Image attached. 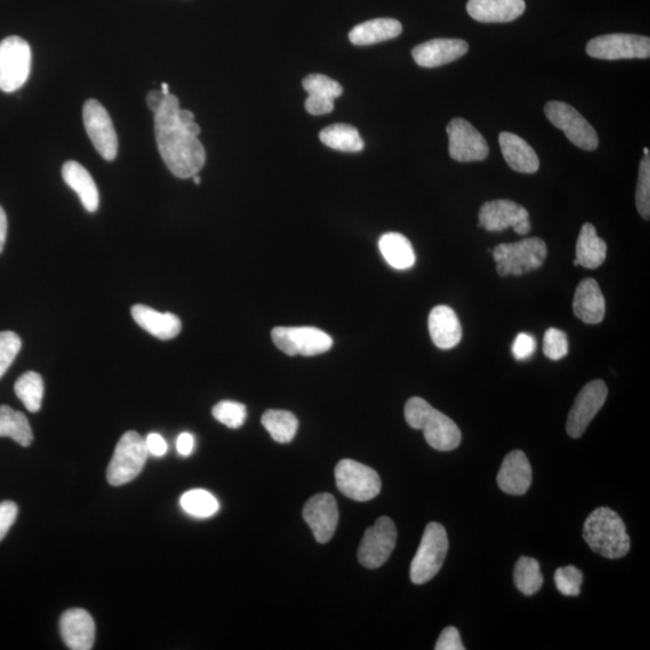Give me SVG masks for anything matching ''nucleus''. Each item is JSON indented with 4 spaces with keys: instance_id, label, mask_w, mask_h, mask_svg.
I'll return each mask as SVG.
<instances>
[{
    "instance_id": "36",
    "label": "nucleus",
    "mask_w": 650,
    "mask_h": 650,
    "mask_svg": "<svg viewBox=\"0 0 650 650\" xmlns=\"http://www.w3.org/2000/svg\"><path fill=\"white\" fill-rule=\"evenodd\" d=\"M304 90L309 96H317L335 100L344 92V88L338 81L328 78L322 74H311L306 76L303 81Z\"/></svg>"
},
{
    "instance_id": "11",
    "label": "nucleus",
    "mask_w": 650,
    "mask_h": 650,
    "mask_svg": "<svg viewBox=\"0 0 650 650\" xmlns=\"http://www.w3.org/2000/svg\"><path fill=\"white\" fill-rule=\"evenodd\" d=\"M587 53L596 59H646L650 57V39L636 34H606L587 44Z\"/></svg>"
},
{
    "instance_id": "4",
    "label": "nucleus",
    "mask_w": 650,
    "mask_h": 650,
    "mask_svg": "<svg viewBox=\"0 0 650 650\" xmlns=\"http://www.w3.org/2000/svg\"><path fill=\"white\" fill-rule=\"evenodd\" d=\"M546 242L540 238L524 239L494 248L493 258L501 277L522 276L540 269L547 258Z\"/></svg>"
},
{
    "instance_id": "1",
    "label": "nucleus",
    "mask_w": 650,
    "mask_h": 650,
    "mask_svg": "<svg viewBox=\"0 0 650 650\" xmlns=\"http://www.w3.org/2000/svg\"><path fill=\"white\" fill-rule=\"evenodd\" d=\"M180 102L174 94L165 98L155 114V133L159 153L165 165L176 177L189 179L203 169L206 153L198 138L188 132L177 112Z\"/></svg>"
},
{
    "instance_id": "51",
    "label": "nucleus",
    "mask_w": 650,
    "mask_h": 650,
    "mask_svg": "<svg viewBox=\"0 0 650 650\" xmlns=\"http://www.w3.org/2000/svg\"><path fill=\"white\" fill-rule=\"evenodd\" d=\"M193 181H194L195 185H200V183H202V179H200L198 174L193 176Z\"/></svg>"
},
{
    "instance_id": "45",
    "label": "nucleus",
    "mask_w": 650,
    "mask_h": 650,
    "mask_svg": "<svg viewBox=\"0 0 650 650\" xmlns=\"http://www.w3.org/2000/svg\"><path fill=\"white\" fill-rule=\"evenodd\" d=\"M305 109L313 116L330 114L334 110V100L327 98L309 96L305 100Z\"/></svg>"
},
{
    "instance_id": "32",
    "label": "nucleus",
    "mask_w": 650,
    "mask_h": 650,
    "mask_svg": "<svg viewBox=\"0 0 650 650\" xmlns=\"http://www.w3.org/2000/svg\"><path fill=\"white\" fill-rule=\"evenodd\" d=\"M262 424L276 442L289 443L293 441L299 428L297 417L292 412L269 410L262 417Z\"/></svg>"
},
{
    "instance_id": "52",
    "label": "nucleus",
    "mask_w": 650,
    "mask_h": 650,
    "mask_svg": "<svg viewBox=\"0 0 650 650\" xmlns=\"http://www.w3.org/2000/svg\"><path fill=\"white\" fill-rule=\"evenodd\" d=\"M643 152H644V155H646V157H649V150L647 149V147H644Z\"/></svg>"
},
{
    "instance_id": "29",
    "label": "nucleus",
    "mask_w": 650,
    "mask_h": 650,
    "mask_svg": "<svg viewBox=\"0 0 650 650\" xmlns=\"http://www.w3.org/2000/svg\"><path fill=\"white\" fill-rule=\"evenodd\" d=\"M378 247L390 267L407 270L416 264V253L406 236L399 233H387L381 236Z\"/></svg>"
},
{
    "instance_id": "39",
    "label": "nucleus",
    "mask_w": 650,
    "mask_h": 650,
    "mask_svg": "<svg viewBox=\"0 0 650 650\" xmlns=\"http://www.w3.org/2000/svg\"><path fill=\"white\" fill-rule=\"evenodd\" d=\"M555 585L559 592L565 596H578L581 594L583 573L575 566L560 567L555 571Z\"/></svg>"
},
{
    "instance_id": "41",
    "label": "nucleus",
    "mask_w": 650,
    "mask_h": 650,
    "mask_svg": "<svg viewBox=\"0 0 650 650\" xmlns=\"http://www.w3.org/2000/svg\"><path fill=\"white\" fill-rule=\"evenodd\" d=\"M543 353L552 360H560L569 353V340L563 330L549 328L543 339Z\"/></svg>"
},
{
    "instance_id": "40",
    "label": "nucleus",
    "mask_w": 650,
    "mask_h": 650,
    "mask_svg": "<svg viewBox=\"0 0 650 650\" xmlns=\"http://www.w3.org/2000/svg\"><path fill=\"white\" fill-rule=\"evenodd\" d=\"M22 341L20 336L13 332L0 333V378H2L14 363L17 354L21 351Z\"/></svg>"
},
{
    "instance_id": "8",
    "label": "nucleus",
    "mask_w": 650,
    "mask_h": 650,
    "mask_svg": "<svg viewBox=\"0 0 650 650\" xmlns=\"http://www.w3.org/2000/svg\"><path fill=\"white\" fill-rule=\"evenodd\" d=\"M548 121L566 135L579 149L594 151L599 147L596 130L573 106L563 102H548L545 106Z\"/></svg>"
},
{
    "instance_id": "37",
    "label": "nucleus",
    "mask_w": 650,
    "mask_h": 650,
    "mask_svg": "<svg viewBox=\"0 0 650 650\" xmlns=\"http://www.w3.org/2000/svg\"><path fill=\"white\" fill-rule=\"evenodd\" d=\"M212 415L218 422L226 425L230 429H239L244 425L247 418V410L244 404L236 401H221L214 409Z\"/></svg>"
},
{
    "instance_id": "47",
    "label": "nucleus",
    "mask_w": 650,
    "mask_h": 650,
    "mask_svg": "<svg viewBox=\"0 0 650 650\" xmlns=\"http://www.w3.org/2000/svg\"><path fill=\"white\" fill-rule=\"evenodd\" d=\"M194 443V436L192 434L182 433L179 437H177V452H179L182 457H188V455H191L193 452Z\"/></svg>"
},
{
    "instance_id": "5",
    "label": "nucleus",
    "mask_w": 650,
    "mask_h": 650,
    "mask_svg": "<svg viewBox=\"0 0 650 650\" xmlns=\"http://www.w3.org/2000/svg\"><path fill=\"white\" fill-rule=\"evenodd\" d=\"M447 531L440 523H429L424 530L421 545L411 563V581L427 583L440 572L448 552Z\"/></svg>"
},
{
    "instance_id": "9",
    "label": "nucleus",
    "mask_w": 650,
    "mask_h": 650,
    "mask_svg": "<svg viewBox=\"0 0 650 650\" xmlns=\"http://www.w3.org/2000/svg\"><path fill=\"white\" fill-rule=\"evenodd\" d=\"M335 481L340 492L354 501L372 500L382 488L381 478L374 469L351 459L336 465Z\"/></svg>"
},
{
    "instance_id": "34",
    "label": "nucleus",
    "mask_w": 650,
    "mask_h": 650,
    "mask_svg": "<svg viewBox=\"0 0 650 650\" xmlns=\"http://www.w3.org/2000/svg\"><path fill=\"white\" fill-rule=\"evenodd\" d=\"M513 577L519 592L527 596L535 595L543 584L539 561L534 558H519L514 567Z\"/></svg>"
},
{
    "instance_id": "16",
    "label": "nucleus",
    "mask_w": 650,
    "mask_h": 650,
    "mask_svg": "<svg viewBox=\"0 0 650 650\" xmlns=\"http://www.w3.org/2000/svg\"><path fill=\"white\" fill-rule=\"evenodd\" d=\"M84 123L88 137L105 161H114L118 152V138L109 112L96 99L84 105Z\"/></svg>"
},
{
    "instance_id": "53",
    "label": "nucleus",
    "mask_w": 650,
    "mask_h": 650,
    "mask_svg": "<svg viewBox=\"0 0 650 650\" xmlns=\"http://www.w3.org/2000/svg\"><path fill=\"white\" fill-rule=\"evenodd\" d=\"M573 265H576V267H578L579 263L577 259L573 260Z\"/></svg>"
},
{
    "instance_id": "38",
    "label": "nucleus",
    "mask_w": 650,
    "mask_h": 650,
    "mask_svg": "<svg viewBox=\"0 0 650 650\" xmlns=\"http://www.w3.org/2000/svg\"><path fill=\"white\" fill-rule=\"evenodd\" d=\"M636 208L644 220L650 217V159L644 157L638 171L636 188Z\"/></svg>"
},
{
    "instance_id": "48",
    "label": "nucleus",
    "mask_w": 650,
    "mask_h": 650,
    "mask_svg": "<svg viewBox=\"0 0 650 650\" xmlns=\"http://www.w3.org/2000/svg\"><path fill=\"white\" fill-rule=\"evenodd\" d=\"M165 98H167V96H165L162 91H151L149 94H147V105H149V108L153 114H156V112L161 109Z\"/></svg>"
},
{
    "instance_id": "26",
    "label": "nucleus",
    "mask_w": 650,
    "mask_h": 650,
    "mask_svg": "<svg viewBox=\"0 0 650 650\" xmlns=\"http://www.w3.org/2000/svg\"><path fill=\"white\" fill-rule=\"evenodd\" d=\"M63 180L79 195L81 204L88 212L99 208V192L96 182L87 169L78 162L69 161L62 168Z\"/></svg>"
},
{
    "instance_id": "3",
    "label": "nucleus",
    "mask_w": 650,
    "mask_h": 650,
    "mask_svg": "<svg viewBox=\"0 0 650 650\" xmlns=\"http://www.w3.org/2000/svg\"><path fill=\"white\" fill-rule=\"evenodd\" d=\"M405 419L411 428L423 430L425 440L436 451H453L462 442V431L458 425L422 398L407 401Z\"/></svg>"
},
{
    "instance_id": "22",
    "label": "nucleus",
    "mask_w": 650,
    "mask_h": 650,
    "mask_svg": "<svg viewBox=\"0 0 650 650\" xmlns=\"http://www.w3.org/2000/svg\"><path fill=\"white\" fill-rule=\"evenodd\" d=\"M524 0H469L466 10L472 19L482 23H507L524 14Z\"/></svg>"
},
{
    "instance_id": "31",
    "label": "nucleus",
    "mask_w": 650,
    "mask_h": 650,
    "mask_svg": "<svg viewBox=\"0 0 650 650\" xmlns=\"http://www.w3.org/2000/svg\"><path fill=\"white\" fill-rule=\"evenodd\" d=\"M0 437H10L23 447L31 446L33 431L22 412L0 405Z\"/></svg>"
},
{
    "instance_id": "10",
    "label": "nucleus",
    "mask_w": 650,
    "mask_h": 650,
    "mask_svg": "<svg viewBox=\"0 0 650 650\" xmlns=\"http://www.w3.org/2000/svg\"><path fill=\"white\" fill-rule=\"evenodd\" d=\"M274 344L280 351L294 357H313L328 352L333 339L321 329L313 327H277L271 332Z\"/></svg>"
},
{
    "instance_id": "15",
    "label": "nucleus",
    "mask_w": 650,
    "mask_h": 650,
    "mask_svg": "<svg viewBox=\"0 0 650 650\" xmlns=\"http://www.w3.org/2000/svg\"><path fill=\"white\" fill-rule=\"evenodd\" d=\"M608 395L606 383L595 380L585 384L577 395L567 417L566 431L572 439H579L605 405Z\"/></svg>"
},
{
    "instance_id": "43",
    "label": "nucleus",
    "mask_w": 650,
    "mask_h": 650,
    "mask_svg": "<svg viewBox=\"0 0 650 650\" xmlns=\"http://www.w3.org/2000/svg\"><path fill=\"white\" fill-rule=\"evenodd\" d=\"M17 517V506L13 501L0 502V541L4 539L13 527Z\"/></svg>"
},
{
    "instance_id": "21",
    "label": "nucleus",
    "mask_w": 650,
    "mask_h": 650,
    "mask_svg": "<svg viewBox=\"0 0 650 650\" xmlns=\"http://www.w3.org/2000/svg\"><path fill=\"white\" fill-rule=\"evenodd\" d=\"M428 325L431 340L441 350H451L463 338L462 324L457 313L449 306L434 307L430 312Z\"/></svg>"
},
{
    "instance_id": "50",
    "label": "nucleus",
    "mask_w": 650,
    "mask_h": 650,
    "mask_svg": "<svg viewBox=\"0 0 650 650\" xmlns=\"http://www.w3.org/2000/svg\"><path fill=\"white\" fill-rule=\"evenodd\" d=\"M161 91L165 94V96H168V94H170L169 85L165 84V82H164V84H162V90Z\"/></svg>"
},
{
    "instance_id": "42",
    "label": "nucleus",
    "mask_w": 650,
    "mask_h": 650,
    "mask_svg": "<svg viewBox=\"0 0 650 650\" xmlns=\"http://www.w3.org/2000/svg\"><path fill=\"white\" fill-rule=\"evenodd\" d=\"M536 350V341L534 336L520 333L513 342L512 354L517 360H525L533 356Z\"/></svg>"
},
{
    "instance_id": "18",
    "label": "nucleus",
    "mask_w": 650,
    "mask_h": 650,
    "mask_svg": "<svg viewBox=\"0 0 650 650\" xmlns=\"http://www.w3.org/2000/svg\"><path fill=\"white\" fill-rule=\"evenodd\" d=\"M469 51V44L462 39H433L415 47L412 57L419 67L437 68L457 61Z\"/></svg>"
},
{
    "instance_id": "13",
    "label": "nucleus",
    "mask_w": 650,
    "mask_h": 650,
    "mask_svg": "<svg viewBox=\"0 0 650 650\" xmlns=\"http://www.w3.org/2000/svg\"><path fill=\"white\" fill-rule=\"evenodd\" d=\"M478 220V227L488 232H504L507 228H513L517 234L527 235L531 230L528 210L507 199L484 203Z\"/></svg>"
},
{
    "instance_id": "23",
    "label": "nucleus",
    "mask_w": 650,
    "mask_h": 650,
    "mask_svg": "<svg viewBox=\"0 0 650 650\" xmlns=\"http://www.w3.org/2000/svg\"><path fill=\"white\" fill-rule=\"evenodd\" d=\"M499 144L508 167L520 174H535L540 169V159L527 141L518 135L504 132Z\"/></svg>"
},
{
    "instance_id": "35",
    "label": "nucleus",
    "mask_w": 650,
    "mask_h": 650,
    "mask_svg": "<svg viewBox=\"0 0 650 650\" xmlns=\"http://www.w3.org/2000/svg\"><path fill=\"white\" fill-rule=\"evenodd\" d=\"M183 511L195 518H210L220 510V502L204 489H193L183 494L180 500Z\"/></svg>"
},
{
    "instance_id": "6",
    "label": "nucleus",
    "mask_w": 650,
    "mask_h": 650,
    "mask_svg": "<svg viewBox=\"0 0 650 650\" xmlns=\"http://www.w3.org/2000/svg\"><path fill=\"white\" fill-rule=\"evenodd\" d=\"M149 455L145 439L137 431H127L118 441L106 472L108 482L115 487L132 482L143 471Z\"/></svg>"
},
{
    "instance_id": "30",
    "label": "nucleus",
    "mask_w": 650,
    "mask_h": 650,
    "mask_svg": "<svg viewBox=\"0 0 650 650\" xmlns=\"http://www.w3.org/2000/svg\"><path fill=\"white\" fill-rule=\"evenodd\" d=\"M319 139L330 149L341 152H362L365 147L364 140L360 137L358 129L351 126V124L339 123L324 128L319 133Z\"/></svg>"
},
{
    "instance_id": "7",
    "label": "nucleus",
    "mask_w": 650,
    "mask_h": 650,
    "mask_svg": "<svg viewBox=\"0 0 650 650\" xmlns=\"http://www.w3.org/2000/svg\"><path fill=\"white\" fill-rule=\"evenodd\" d=\"M32 69V50L25 39L0 41V91L13 93L25 86Z\"/></svg>"
},
{
    "instance_id": "24",
    "label": "nucleus",
    "mask_w": 650,
    "mask_h": 650,
    "mask_svg": "<svg viewBox=\"0 0 650 650\" xmlns=\"http://www.w3.org/2000/svg\"><path fill=\"white\" fill-rule=\"evenodd\" d=\"M573 312L584 323L599 324L602 322L606 313V301L598 282L593 279H585L579 283L575 299H573Z\"/></svg>"
},
{
    "instance_id": "33",
    "label": "nucleus",
    "mask_w": 650,
    "mask_h": 650,
    "mask_svg": "<svg viewBox=\"0 0 650 650\" xmlns=\"http://www.w3.org/2000/svg\"><path fill=\"white\" fill-rule=\"evenodd\" d=\"M44 381L38 372L28 371L15 383V393L29 412H38L44 399Z\"/></svg>"
},
{
    "instance_id": "14",
    "label": "nucleus",
    "mask_w": 650,
    "mask_h": 650,
    "mask_svg": "<svg viewBox=\"0 0 650 650\" xmlns=\"http://www.w3.org/2000/svg\"><path fill=\"white\" fill-rule=\"evenodd\" d=\"M449 156L460 163L482 162L489 155L483 135L464 118H454L447 126Z\"/></svg>"
},
{
    "instance_id": "19",
    "label": "nucleus",
    "mask_w": 650,
    "mask_h": 650,
    "mask_svg": "<svg viewBox=\"0 0 650 650\" xmlns=\"http://www.w3.org/2000/svg\"><path fill=\"white\" fill-rule=\"evenodd\" d=\"M65 644L73 650H90L96 638V624L91 614L80 608L65 612L59 622Z\"/></svg>"
},
{
    "instance_id": "12",
    "label": "nucleus",
    "mask_w": 650,
    "mask_h": 650,
    "mask_svg": "<svg viewBox=\"0 0 650 650\" xmlns=\"http://www.w3.org/2000/svg\"><path fill=\"white\" fill-rule=\"evenodd\" d=\"M397 527L392 519L381 517L366 530L358 551V560L366 569H378L387 563L397 545Z\"/></svg>"
},
{
    "instance_id": "27",
    "label": "nucleus",
    "mask_w": 650,
    "mask_h": 650,
    "mask_svg": "<svg viewBox=\"0 0 650 650\" xmlns=\"http://www.w3.org/2000/svg\"><path fill=\"white\" fill-rule=\"evenodd\" d=\"M403 33V25L394 19H375L360 23L348 35L352 44L368 46L398 38Z\"/></svg>"
},
{
    "instance_id": "28",
    "label": "nucleus",
    "mask_w": 650,
    "mask_h": 650,
    "mask_svg": "<svg viewBox=\"0 0 650 650\" xmlns=\"http://www.w3.org/2000/svg\"><path fill=\"white\" fill-rule=\"evenodd\" d=\"M607 257V244L600 238L592 223H585L576 245V259L585 269H598Z\"/></svg>"
},
{
    "instance_id": "49",
    "label": "nucleus",
    "mask_w": 650,
    "mask_h": 650,
    "mask_svg": "<svg viewBox=\"0 0 650 650\" xmlns=\"http://www.w3.org/2000/svg\"><path fill=\"white\" fill-rule=\"evenodd\" d=\"M8 218L4 209L0 206V253L4 250L5 241H7Z\"/></svg>"
},
{
    "instance_id": "44",
    "label": "nucleus",
    "mask_w": 650,
    "mask_h": 650,
    "mask_svg": "<svg viewBox=\"0 0 650 650\" xmlns=\"http://www.w3.org/2000/svg\"><path fill=\"white\" fill-rule=\"evenodd\" d=\"M436 650H465L460 634L454 626H448L441 632L439 640L436 642Z\"/></svg>"
},
{
    "instance_id": "2",
    "label": "nucleus",
    "mask_w": 650,
    "mask_h": 650,
    "mask_svg": "<svg viewBox=\"0 0 650 650\" xmlns=\"http://www.w3.org/2000/svg\"><path fill=\"white\" fill-rule=\"evenodd\" d=\"M583 537L595 553L607 559L623 558L630 551V537L623 519L608 507L596 508L589 514Z\"/></svg>"
},
{
    "instance_id": "46",
    "label": "nucleus",
    "mask_w": 650,
    "mask_h": 650,
    "mask_svg": "<svg viewBox=\"0 0 650 650\" xmlns=\"http://www.w3.org/2000/svg\"><path fill=\"white\" fill-rule=\"evenodd\" d=\"M147 451L153 457H163L168 452V443L162 435L152 433L145 439Z\"/></svg>"
},
{
    "instance_id": "17",
    "label": "nucleus",
    "mask_w": 650,
    "mask_h": 650,
    "mask_svg": "<svg viewBox=\"0 0 650 650\" xmlns=\"http://www.w3.org/2000/svg\"><path fill=\"white\" fill-rule=\"evenodd\" d=\"M303 516L317 542L327 543L333 539L339 523V508L333 495L313 496L306 502Z\"/></svg>"
},
{
    "instance_id": "25",
    "label": "nucleus",
    "mask_w": 650,
    "mask_h": 650,
    "mask_svg": "<svg viewBox=\"0 0 650 650\" xmlns=\"http://www.w3.org/2000/svg\"><path fill=\"white\" fill-rule=\"evenodd\" d=\"M134 321L147 333L161 340H171L181 333L180 318L170 312H159L145 305H135L132 309Z\"/></svg>"
},
{
    "instance_id": "20",
    "label": "nucleus",
    "mask_w": 650,
    "mask_h": 650,
    "mask_svg": "<svg viewBox=\"0 0 650 650\" xmlns=\"http://www.w3.org/2000/svg\"><path fill=\"white\" fill-rule=\"evenodd\" d=\"M533 481V470L527 455L522 451H513L506 455L498 475V484L502 492L511 495H524Z\"/></svg>"
}]
</instances>
